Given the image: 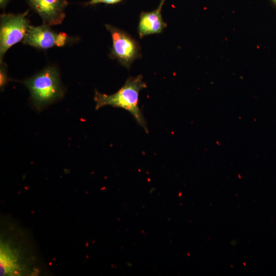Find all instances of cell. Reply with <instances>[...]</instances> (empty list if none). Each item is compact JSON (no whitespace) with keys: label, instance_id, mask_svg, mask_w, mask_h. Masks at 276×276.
<instances>
[{"label":"cell","instance_id":"1","mask_svg":"<svg viewBox=\"0 0 276 276\" xmlns=\"http://www.w3.org/2000/svg\"><path fill=\"white\" fill-rule=\"evenodd\" d=\"M147 87L142 75L130 77L119 90L112 95L101 94L96 90L94 100L96 109L109 105L123 108L129 111L137 123L148 132L146 120L139 106L140 91Z\"/></svg>","mask_w":276,"mask_h":276},{"label":"cell","instance_id":"11","mask_svg":"<svg viewBox=\"0 0 276 276\" xmlns=\"http://www.w3.org/2000/svg\"><path fill=\"white\" fill-rule=\"evenodd\" d=\"M166 0H160V3H159V7H160L162 8L164 3L165 2Z\"/></svg>","mask_w":276,"mask_h":276},{"label":"cell","instance_id":"12","mask_svg":"<svg viewBox=\"0 0 276 276\" xmlns=\"http://www.w3.org/2000/svg\"><path fill=\"white\" fill-rule=\"evenodd\" d=\"M272 4L276 7V0H269Z\"/></svg>","mask_w":276,"mask_h":276},{"label":"cell","instance_id":"3","mask_svg":"<svg viewBox=\"0 0 276 276\" xmlns=\"http://www.w3.org/2000/svg\"><path fill=\"white\" fill-rule=\"evenodd\" d=\"M28 11L24 13L3 14L1 15L0 26V60L13 45L24 39L29 21L26 17Z\"/></svg>","mask_w":276,"mask_h":276},{"label":"cell","instance_id":"8","mask_svg":"<svg viewBox=\"0 0 276 276\" xmlns=\"http://www.w3.org/2000/svg\"><path fill=\"white\" fill-rule=\"evenodd\" d=\"M122 0H90L87 2L86 5H93L99 3L106 4H115L121 2Z\"/></svg>","mask_w":276,"mask_h":276},{"label":"cell","instance_id":"4","mask_svg":"<svg viewBox=\"0 0 276 276\" xmlns=\"http://www.w3.org/2000/svg\"><path fill=\"white\" fill-rule=\"evenodd\" d=\"M110 33L112 47L110 57L117 59L121 65L129 68L133 61L141 56L138 42L126 32L110 25H105Z\"/></svg>","mask_w":276,"mask_h":276},{"label":"cell","instance_id":"9","mask_svg":"<svg viewBox=\"0 0 276 276\" xmlns=\"http://www.w3.org/2000/svg\"><path fill=\"white\" fill-rule=\"evenodd\" d=\"M7 81V76L6 71L3 67H1V87H3Z\"/></svg>","mask_w":276,"mask_h":276},{"label":"cell","instance_id":"6","mask_svg":"<svg viewBox=\"0 0 276 276\" xmlns=\"http://www.w3.org/2000/svg\"><path fill=\"white\" fill-rule=\"evenodd\" d=\"M31 7L40 16L43 24H60L65 17L66 0H27Z\"/></svg>","mask_w":276,"mask_h":276},{"label":"cell","instance_id":"5","mask_svg":"<svg viewBox=\"0 0 276 276\" xmlns=\"http://www.w3.org/2000/svg\"><path fill=\"white\" fill-rule=\"evenodd\" d=\"M49 26H29L23 42L36 48L47 49L55 45L63 47L67 42V36L65 33L57 34Z\"/></svg>","mask_w":276,"mask_h":276},{"label":"cell","instance_id":"10","mask_svg":"<svg viewBox=\"0 0 276 276\" xmlns=\"http://www.w3.org/2000/svg\"><path fill=\"white\" fill-rule=\"evenodd\" d=\"M10 0H0V6L1 8H4Z\"/></svg>","mask_w":276,"mask_h":276},{"label":"cell","instance_id":"2","mask_svg":"<svg viewBox=\"0 0 276 276\" xmlns=\"http://www.w3.org/2000/svg\"><path fill=\"white\" fill-rule=\"evenodd\" d=\"M24 84L30 90L34 105L39 109L63 95L59 74L54 67L44 68Z\"/></svg>","mask_w":276,"mask_h":276},{"label":"cell","instance_id":"7","mask_svg":"<svg viewBox=\"0 0 276 276\" xmlns=\"http://www.w3.org/2000/svg\"><path fill=\"white\" fill-rule=\"evenodd\" d=\"M162 7L149 12L141 13L138 24V32L140 38L153 34L160 33L167 27L162 14Z\"/></svg>","mask_w":276,"mask_h":276}]
</instances>
